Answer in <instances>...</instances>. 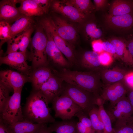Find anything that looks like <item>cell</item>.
<instances>
[{
	"label": "cell",
	"mask_w": 133,
	"mask_h": 133,
	"mask_svg": "<svg viewBox=\"0 0 133 133\" xmlns=\"http://www.w3.org/2000/svg\"><path fill=\"white\" fill-rule=\"evenodd\" d=\"M26 54L19 52L9 53L0 56V64H4L23 73L30 78L31 73V67L27 62Z\"/></svg>",
	"instance_id": "cell-9"
},
{
	"label": "cell",
	"mask_w": 133,
	"mask_h": 133,
	"mask_svg": "<svg viewBox=\"0 0 133 133\" xmlns=\"http://www.w3.org/2000/svg\"><path fill=\"white\" fill-rule=\"evenodd\" d=\"M85 31L88 36L94 40L100 38L102 34L101 30L94 23L88 24L86 26Z\"/></svg>",
	"instance_id": "cell-33"
},
{
	"label": "cell",
	"mask_w": 133,
	"mask_h": 133,
	"mask_svg": "<svg viewBox=\"0 0 133 133\" xmlns=\"http://www.w3.org/2000/svg\"><path fill=\"white\" fill-rule=\"evenodd\" d=\"M20 0H3L0 2V21L10 23L14 22L22 15L16 4Z\"/></svg>",
	"instance_id": "cell-14"
},
{
	"label": "cell",
	"mask_w": 133,
	"mask_h": 133,
	"mask_svg": "<svg viewBox=\"0 0 133 133\" xmlns=\"http://www.w3.org/2000/svg\"><path fill=\"white\" fill-rule=\"evenodd\" d=\"M81 63L83 67L91 71H100L103 69L100 61L99 54L94 51H85L82 57Z\"/></svg>",
	"instance_id": "cell-21"
},
{
	"label": "cell",
	"mask_w": 133,
	"mask_h": 133,
	"mask_svg": "<svg viewBox=\"0 0 133 133\" xmlns=\"http://www.w3.org/2000/svg\"><path fill=\"white\" fill-rule=\"evenodd\" d=\"M88 116L82 110L78 112L75 115V116L78 118L79 121L85 126L93 128L91 120Z\"/></svg>",
	"instance_id": "cell-35"
},
{
	"label": "cell",
	"mask_w": 133,
	"mask_h": 133,
	"mask_svg": "<svg viewBox=\"0 0 133 133\" xmlns=\"http://www.w3.org/2000/svg\"><path fill=\"white\" fill-rule=\"evenodd\" d=\"M133 12V1L115 0L112 3L109 15L116 16L132 13Z\"/></svg>",
	"instance_id": "cell-23"
},
{
	"label": "cell",
	"mask_w": 133,
	"mask_h": 133,
	"mask_svg": "<svg viewBox=\"0 0 133 133\" xmlns=\"http://www.w3.org/2000/svg\"><path fill=\"white\" fill-rule=\"evenodd\" d=\"M104 103L100 98L97 99V105L99 114L104 125V133H114L112 123L109 115L104 108Z\"/></svg>",
	"instance_id": "cell-27"
},
{
	"label": "cell",
	"mask_w": 133,
	"mask_h": 133,
	"mask_svg": "<svg viewBox=\"0 0 133 133\" xmlns=\"http://www.w3.org/2000/svg\"><path fill=\"white\" fill-rule=\"evenodd\" d=\"M32 17L22 15L11 25V36L14 38L25 31L32 25Z\"/></svg>",
	"instance_id": "cell-25"
},
{
	"label": "cell",
	"mask_w": 133,
	"mask_h": 133,
	"mask_svg": "<svg viewBox=\"0 0 133 133\" xmlns=\"http://www.w3.org/2000/svg\"><path fill=\"white\" fill-rule=\"evenodd\" d=\"M20 5L18 8L22 15L32 17L41 16L45 13L43 10L33 0H20Z\"/></svg>",
	"instance_id": "cell-24"
},
{
	"label": "cell",
	"mask_w": 133,
	"mask_h": 133,
	"mask_svg": "<svg viewBox=\"0 0 133 133\" xmlns=\"http://www.w3.org/2000/svg\"><path fill=\"white\" fill-rule=\"evenodd\" d=\"M111 120L114 123V128L126 124L133 116V110L127 97L125 96L115 104L111 105L106 110Z\"/></svg>",
	"instance_id": "cell-7"
},
{
	"label": "cell",
	"mask_w": 133,
	"mask_h": 133,
	"mask_svg": "<svg viewBox=\"0 0 133 133\" xmlns=\"http://www.w3.org/2000/svg\"><path fill=\"white\" fill-rule=\"evenodd\" d=\"M99 58L100 64L103 66H109L113 60L112 54L104 51L99 54Z\"/></svg>",
	"instance_id": "cell-34"
},
{
	"label": "cell",
	"mask_w": 133,
	"mask_h": 133,
	"mask_svg": "<svg viewBox=\"0 0 133 133\" xmlns=\"http://www.w3.org/2000/svg\"><path fill=\"white\" fill-rule=\"evenodd\" d=\"M57 75L67 83L80 87L94 94L98 98L103 87L100 71H80L63 69Z\"/></svg>",
	"instance_id": "cell-2"
},
{
	"label": "cell",
	"mask_w": 133,
	"mask_h": 133,
	"mask_svg": "<svg viewBox=\"0 0 133 133\" xmlns=\"http://www.w3.org/2000/svg\"><path fill=\"white\" fill-rule=\"evenodd\" d=\"M40 26L36 29L31 41L30 57L34 69L46 66L48 63L46 52L47 38Z\"/></svg>",
	"instance_id": "cell-4"
},
{
	"label": "cell",
	"mask_w": 133,
	"mask_h": 133,
	"mask_svg": "<svg viewBox=\"0 0 133 133\" xmlns=\"http://www.w3.org/2000/svg\"><path fill=\"white\" fill-rule=\"evenodd\" d=\"M77 128L78 133H95L93 128L86 127L79 121L77 122Z\"/></svg>",
	"instance_id": "cell-40"
},
{
	"label": "cell",
	"mask_w": 133,
	"mask_h": 133,
	"mask_svg": "<svg viewBox=\"0 0 133 133\" xmlns=\"http://www.w3.org/2000/svg\"><path fill=\"white\" fill-rule=\"evenodd\" d=\"M50 68L47 66H40L34 69L30 77L33 89L39 90L41 86L53 74Z\"/></svg>",
	"instance_id": "cell-18"
},
{
	"label": "cell",
	"mask_w": 133,
	"mask_h": 133,
	"mask_svg": "<svg viewBox=\"0 0 133 133\" xmlns=\"http://www.w3.org/2000/svg\"><path fill=\"white\" fill-rule=\"evenodd\" d=\"M43 10L45 13H47L52 1L49 0H33Z\"/></svg>",
	"instance_id": "cell-38"
},
{
	"label": "cell",
	"mask_w": 133,
	"mask_h": 133,
	"mask_svg": "<svg viewBox=\"0 0 133 133\" xmlns=\"http://www.w3.org/2000/svg\"><path fill=\"white\" fill-rule=\"evenodd\" d=\"M128 72L126 70L118 68L102 69L100 73L103 87L124 81Z\"/></svg>",
	"instance_id": "cell-17"
},
{
	"label": "cell",
	"mask_w": 133,
	"mask_h": 133,
	"mask_svg": "<svg viewBox=\"0 0 133 133\" xmlns=\"http://www.w3.org/2000/svg\"><path fill=\"white\" fill-rule=\"evenodd\" d=\"M63 81L57 75L53 74L40 88L39 90L46 98L49 103H52L61 94L63 88Z\"/></svg>",
	"instance_id": "cell-13"
},
{
	"label": "cell",
	"mask_w": 133,
	"mask_h": 133,
	"mask_svg": "<svg viewBox=\"0 0 133 133\" xmlns=\"http://www.w3.org/2000/svg\"><path fill=\"white\" fill-rule=\"evenodd\" d=\"M106 1L105 0H93L96 9L98 10L101 9L104 6Z\"/></svg>",
	"instance_id": "cell-45"
},
{
	"label": "cell",
	"mask_w": 133,
	"mask_h": 133,
	"mask_svg": "<svg viewBox=\"0 0 133 133\" xmlns=\"http://www.w3.org/2000/svg\"><path fill=\"white\" fill-rule=\"evenodd\" d=\"M130 122L132 125L133 129V116L131 117L130 120Z\"/></svg>",
	"instance_id": "cell-48"
},
{
	"label": "cell",
	"mask_w": 133,
	"mask_h": 133,
	"mask_svg": "<svg viewBox=\"0 0 133 133\" xmlns=\"http://www.w3.org/2000/svg\"><path fill=\"white\" fill-rule=\"evenodd\" d=\"M80 12L84 14L90 13L94 9L91 1L89 0H66Z\"/></svg>",
	"instance_id": "cell-30"
},
{
	"label": "cell",
	"mask_w": 133,
	"mask_h": 133,
	"mask_svg": "<svg viewBox=\"0 0 133 133\" xmlns=\"http://www.w3.org/2000/svg\"><path fill=\"white\" fill-rule=\"evenodd\" d=\"M106 21L109 25L114 27L128 29L133 26V14L106 17Z\"/></svg>",
	"instance_id": "cell-20"
},
{
	"label": "cell",
	"mask_w": 133,
	"mask_h": 133,
	"mask_svg": "<svg viewBox=\"0 0 133 133\" xmlns=\"http://www.w3.org/2000/svg\"><path fill=\"white\" fill-rule=\"evenodd\" d=\"M13 90L11 88L0 82V112H1L10 96L11 92Z\"/></svg>",
	"instance_id": "cell-31"
},
{
	"label": "cell",
	"mask_w": 133,
	"mask_h": 133,
	"mask_svg": "<svg viewBox=\"0 0 133 133\" xmlns=\"http://www.w3.org/2000/svg\"><path fill=\"white\" fill-rule=\"evenodd\" d=\"M77 122L72 119L56 121L51 123L49 127L51 132L56 133H78Z\"/></svg>",
	"instance_id": "cell-22"
},
{
	"label": "cell",
	"mask_w": 133,
	"mask_h": 133,
	"mask_svg": "<svg viewBox=\"0 0 133 133\" xmlns=\"http://www.w3.org/2000/svg\"><path fill=\"white\" fill-rule=\"evenodd\" d=\"M22 88L14 90L2 111L0 118L8 124L24 120L21 105V93Z\"/></svg>",
	"instance_id": "cell-6"
},
{
	"label": "cell",
	"mask_w": 133,
	"mask_h": 133,
	"mask_svg": "<svg viewBox=\"0 0 133 133\" xmlns=\"http://www.w3.org/2000/svg\"><path fill=\"white\" fill-rule=\"evenodd\" d=\"M0 82L14 91L22 88L30 78L26 75L11 70H1L0 72Z\"/></svg>",
	"instance_id": "cell-12"
},
{
	"label": "cell",
	"mask_w": 133,
	"mask_h": 133,
	"mask_svg": "<svg viewBox=\"0 0 133 133\" xmlns=\"http://www.w3.org/2000/svg\"><path fill=\"white\" fill-rule=\"evenodd\" d=\"M129 88L124 80L110 85L103 86L100 98L104 102L109 101L113 104L126 96Z\"/></svg>",
	"instance_id": "cell-10"
},
{
	"label": "cell",
	"mask_w": 133,
	"mask_h": 133,
	"mask_svg": "<svg viewBox=\"0 0 133 133\" xmlns=\"http://www.w3.org/2000/svg\"><path fill=\"white\" fill-rule=\"evenodd\" d=\"M7 124L10 133H38L44 124L33 123L24 120Z\"/></svg>",
	"instance_id": "cell-19"
},
{
	"label": "cell",
	"mask_w": 133,
	"mask_h": 133,
	"mask_svg": "<svg viewBox=\"0 0 133 133\" xmlns=\"http://www.w3.org/2000/svg\"><path fill=\"white\" fill-rule=\"evenodd\" d=\"M61 93L68 96L88 116L90 112L97 106L96 96L82 88L67 83L63 86Z\"/></svg>",
	"instance_id": "cell-3"
},
{
	"label": "cell",
	"mask_w": 133,
	"mask_h": 133,
	"mask_svg": "<svg viewBox=\"0 0 133 133\" xmlns=\"http://www.w3.org/2000/svg\"><path fill=\"white\" fill-rule=\"evenodd\" d=\"M129 38L127 45L128 50L133 59V35Z\"/></svg>",
	"instance_id": "cell-44"
},
{
	"label": "cell",
	"mask_w": 133,
	"mask_h": 133,
	"mask_svg": "<svg viewBox=\"0 0 133 133\" xmlns=\"http://www.w3.org/2000/svg\"><path fill=\"white\" fill-rule=\"evenodd\" d=\"M40 26L45 32L48 33L57 47L69 63L75 61L74 51L72 45L64 39L58 34L53 19L46 17L40 21Z\"/></svg>",
	"instance_id": "cell-5"
},
{
	"label": "cell",
	"mask_w": 133,
	"mask_h": 133,
	"mask_svg": "<svg viewBox=\"0 0 133 133\" xmlns=\"http://www.w3.org/2000/svg\"><path fill=\"white\" fill-rule=\"evenodd\" d=\"M93 129L95 132L104 131V127L100 117L98 106L93 109L88 114Z\"/></svg>",
	"instance_id": "cell-29"
},
{
	"label": "cell",
	"mask_w": 133,
	"mask_h": 133,
	"mask_svg": "<svg viewBox=\"0 0 133 133\" xmlns=\"http://www.w3.org/2000/svg\"><path fill=\"white\" fill-rule=\"evenodd\" d=\"M127 95L133 110V89L129 88Z\"/></svg>",
	"instance_id": "cell-47"
},
{
	"label": "cell",
	"mask_w": 133,
	"mask_h": 133,
	"mask_svg": "<svg viewBox=\"0 0 133 133\" xmlns=\"http://www.w3.org/2000/svg\"><path fill=\"white\" fill-rule=\"evenodd\" d=\"M113 46L116 53L124 62L133 65V59L128 49L127 45L123 41L116 39L110 42Z\"/></svg>",
	"instance_id": "cell-26"
},
{
	"label": "cell",
	"mask_w": 133,
	"mask_h": 133,
	"mask_svg": "<svg viewBox=\"0 0 133 133\" xmlns=\"http://www.w3.org/2000/svg\"><path fill=\"white\" fill-rule=\"evenodd\" d=\"M113 128L114 130V133H133V129L130 120L126 124Z\"/></svg>",
	"instance_id": "cell-37"
},
{
	"label": "cell",
	"mask_w": 133,
	"mask_h": 133,
	"mask_svg": "<svg viewBox=\"0 0 133 133\" xmlns=\"http://www.w3.org/2000/svg\"><path fill=\"white\" fill-rule=\"evenodd\" d=\"M102 48L104 51L110 53L112 54L116 53L114 48L110 42L108 41L103 42Z\"/></svg>",
	"instance_id": "cell-41"
},
{
	"label": "cell",
	"mask_w": 133,
	"mask_h": 133,
	"mask_svg": "<svg viewBox=\"0 0 133 133\" xmlns=\"http://www.w3.org/2000/svg\"><path fill=\"white\" fill-rule=\"evenodd\" d=\"M45 97L39 90L34 89L26 98L22 110L24 119L33 123L47 124L55 121L51 115V108Z\"/></svg>",
	"instance_id": "cell-1"
},
{
	"label": "cell",
	"mask_w": 133,
	"mask_h": 133,
	"mask_svg": "<svg viewBox=\"0 0 133 133\" xmlns=\"http://www.w3.org/2000/svg\"><path fill=\"white\" fill-rule=\"evenodd\" d=\"M124 81L129 88L133 89V71L128 72L125 76Z\"/></svg>",
	"instance_id": "cell-42"
},
{
	"label": "cell",
	"mask_w": 133,
	"mask_h": 133,
	"mask_svg": "<svg viewBox=\"0 0 133 133\" xmlns=\"http://www.w3.org/2000/svg\"><path fill=\"white\" fill-rule=\"evenodd\" d=\"M51 5L54 11L73 21L80 23L85 18V15L80 12L66 0L52 1Z\"/></svg>",
	"instance_id": "cell-11"
},
{
	"label": "cell",
	"mask_w": 133,
	"mask_h": 133,
	"mask_svg": "<svg viewBox=\"0 0 133 133\" xmlns=\"http://www.w3.org/2000/svg\"><path fill=\"white\" fill-rule=\"evenodd\" d=\"M47 38L46 52L47 57L55 64L63 67H68L70 63L64 57L53 39L48 33L45 32Z\"/></svg>",
	"instance_id": "cell-16"
},
{
	"label": "cell",
	"mask_w": 133,
	"mask_h": 133,
	"mask_svg": "<svg viewBox=\"0 0 133 133\" xmlns=\"http://www.w3.org/2000/svg\"><path fill=\"white\" fill-rule=\"evenodd\" d=\"M7 42V47L6 52V55L13 52H19V45L15 37L11 38Z\"/></svg>",
	"instance_id": "cell-36"
},
{
	"label": "cell",
	"mask_w": 133,
	"mask_h": 133,
	"mask_svg": "<svg viewBox=\"0 0 133 133\" xmlns=\"http://www.w3.org/2000/svg\"><path fill=\"white\" fill-rule=\"evenodd\" d=\"M33 31V25L15 37L19 46V52L26 54L27 49L31 40V34Z\"/></svg>",
	"instance_id": "cell-28"
},
{
	"label": "cell",
	"mask_w": 133,
	"mask_h": 133,
	"mask_svg": "<svg viewBox=\"0 0 133 133\" xmlns=\"http://www.w3.org/2000/svg\"><path fill=\"white\" fill-rule=\"evenodd\" d=\"M47 124H43L38 133H51L49 127L47 126Z\"/></svg>",
	"instance_id": "cell-46"
},
{
	"label": "cell",
	"mask_w": 133,
	"mask_h": 133,
	"mask_svg": "<svg viewBox=\"0 0 133 133\" xmlns=\"http://www.w3.org/2000/svg\"><path fill=\"white\" fill-rule=\"evenodd\" d=\"M52 108L55 112V117L62 120L71 119L81 108L68 96L61 93L52 102Z\"/></svg>",
	"instance_id": "cell-8"
},
{
	"label": "cell",
	"mask_w": 133,
	"mask_h": 133,
	"mask_svg": "<svg viewBox=\"0 0 133 133\" xmlns=\"http://www.w3.org/2000/svg\"><path fill=\"white\" fill-rule=\"evenodd\" d=\"M103 42L100 39H95L92 41L91 44L93 51L99 54L103 51Z\"/></svg>",
	"instance_id": "cell-39"
},
{
	"label": "cell",
	"mask_w": 133,
	"mask_h": 133,
	"mask_svg": "<svg viewBox=\"0 0 133 133\" xmlns=\"http://www.w3.org/2000/svg\"><path fill=\"white\" fill-rule=\"evenodd\" d=\"M11 38V25L5 22L0 21V46Z\"/></svg>",
	"instance_id": "cell-32"
},
{
	"label": "cell",
	"mask_w": 133,
	"mask_h": 133,
	"mask_svg": "<svg viewBox=\"0 0 133 133\" xmlns=\"http://www.w3.org/2000/svg\"><path fill=\"white\" fill-rule=\"evenodd\" d=\"M0 133H10L7 125L0 118Z\"/></svg>",
	"instance_id": "cell-43"
},
{
	"label": "cell",
	"mask_w": 133,
	"mask_h": 133,
	"mask_svg": "<svg viewBox=\"0 0 133 133\" xmlns=\"http://www.w3.org/2000/svg\"></svg>",
	"instance_id": "cell-50"
},
{
	"label": "cell",
	"mask_w": 133,
	"mask_h": 133,
	"mask_svg": "<svg viewBox=\"0 0 133 133\" xmlns=\"http://www.w3.org/2000/svg\"><path fill=\"white\" fill-rule=\"evenodd\" d=\"M53 20L60 36L70 44L74 43L76 40L77 35L74 27L60 17H55Z\"/></svg>",
	"instance_id": "cell-15"
},
{
	"label": "cell",
	"mask_w": 133,
	"mask_h": 133,
	"mask_svg": "<svg viewBox=\"0 0 133 133\" xmlns=\"http://www.w3.org/2000/svg\"><path fill=\"white\" fill-rule=\"evenodd\" d=\"M95 133H104L103 131H98L95 132Z\"/></svg>",
	"instance_id": "cell-49"
}]
</instances>
